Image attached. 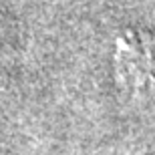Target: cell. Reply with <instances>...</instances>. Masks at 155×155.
I'll list each match as a JSON object with an SVG mask.
<instances>
[{"instance_id": "6da1fadb", "label": "cell", "mask_w": 155, "mask_h": 155, "mask_svg": "<svg viewBox=\"0 0 155 155\" xmlns=\"http://www.w3.org/2000/svg\"><path fill=\"white\" fill-rule=\"evenodd\" d=\"M113 79L129 99H155V35L127 28L113 45Z\"/></svg>"}]
</instances>
